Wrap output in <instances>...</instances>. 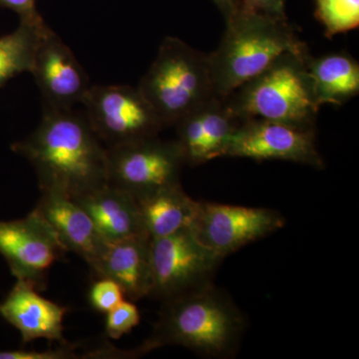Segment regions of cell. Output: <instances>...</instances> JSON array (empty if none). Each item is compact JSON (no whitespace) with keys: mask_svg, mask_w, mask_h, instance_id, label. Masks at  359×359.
<instances>
[{"mask_svg":"<svg viewBox=\"0 0 359 359\" xmlns=\"http://www.w3.org/2000/svg\"><path fill=\"white\" fill-rule=\"evenodd\" d=\"M306 67L313 96L318 106H340L359 93V65L349 54L309 55Z\"/></svg>","mask_w":359,"mask_h":359,"instance_id":"obj_18","label":"cell"},{"mask_svg":"<svg viewBox=\"0 0 359 359\" xmlns=\"http://www.w3.org/2000/svg\"><path fill=\"white\" fill-rule=\"evenodd\" d=\"M34 211L49 224L66 252L81 257L90 266L105 250V242L86 212L71 198L41 191Z\"/></svg>","mask_w":359,"mask_h":359,"instance_id":"obj_14","label":"cell"},{"mask_svg":"<svg viewBox=\"0 0 359 359\" xmlns=\"http://www.w3.org/2000/svg\"><path fill=\"white\" fill-rule=\"evenodd\" d=\"M245 327L244 314L211 283L163 302L152 334L141 346L147 353L178 346L205 358H229L237 353Z\"/></svg>","mask_w":359,"mask_h":359,"instance_id":"obj_2","label":"cell"},{"mask_svg":"<svg viewBox=\"0 0 359 359\" xmlns=\"http://www.w3.org/2000/svg\"><path fill=\"white\" fill-rule=\"evenodd\" d=\"M153 287L161 302L190 294L212 283L224 259L205 247L190 226L167 237L151 238Z\"/></svg>","mask_w":359,"mask_h":359,"instance_id":"obj_7","label":"cell"},{"mask_svg":"<svg viewBox=\"0 0 359 359\" xmlns=\"http://www.w3.org/2000/svg\"><path fill=\"white\" fill-rule=\"evenodd\" d=\"M285 224V217L275 210L198 201L190 228L205 247L224 259Z\"/></svg>","mask_w":359,"mask_h":359,"instance_id":"obj_9","label":"cell"},{"mask_svg":"<svg viewBox=\"0 0 359 359\" xmlns=\"http://www.w3.org/2000/svg\"><path fill=\"white\" fill-rule=\"evenodd\" d=\"M68 309L41 297L32 283L18 280L0 304V316L20 330L23 344L39 339L65 344L63 318Z\"/></svg>","mask_w":359,"mask_h":359,"instance_id":"obj_15","label":"cell"},{"mask_svg":"<svg viewBox=\"0 0 359 359\" xmlns=\"http://www.w3.org/2000/svg\"><path fill=\"white\" fill-rule=\"evenodd\" d=\"M124 297L121 287L108 278H98L89 292L92 308L105 313L124 301Z\"/></svg>","mask_w":359,"mask_h":359,"instance_id":"obj_23","label":"cell"},{"mask_svg":"<svg viewBox=\"0 0 359 359\" xmlns=\"http://www.w3.org/2000/svg\"><path fill=\"white\" fill-rule=\"evenodd\" d=\"M309 50L285 52L241 85L226 102L241 120L264 119L316 129L320 106L309 80Z\"/></svg>","mask_w":359,"mask_h":359,"instance_id":"obj_4","label":"cell"},{"mask_svg":"<svg viewBox=\"0 0 359 359\" xmlns=\"http://www.w3.org/2000/svg\"><path fill=\"white\" fill-rule=\"evenodd\" d=\"M30 74L39 87L44 107L73 109L82 103L91 84L67 44L50 27L40 40Z\"/></svg>","mask_w":359,"mask_h":359,"instance_id":"obj_12","label":"cell"},{"mask_svg":"<svg viewBox=\"0 0 359 359\" xmlns=\"http://www.w3.org/2000/svg\"><path fill=\"white\" fill-rule=\"evenodd\" d=\"M72 200L86 212L105 242L114 243L146 235L138 201L110 183L103 184Z\"/></svg>","mask_w":359,"mask_h":359,"instance_id":"obj_17","label":"cell"},{"mask_svg":"<svg viewBox=\"0 0 359 359\" xmlns=\"http://www.w3.org/2000/svg\"><path fill=\"white\" fill-rule=\"evenodd\" d=\"M78 347L74 344H60L56 349H49L45 351H0V359H76L82 358L77 353Z\"/></svg>","mask_w":359,"mask_h":359,"instance_id":"obj_24","label":"cell"},{"mask_svg":"<svg viewBox=\"0 0 359 359\" xmlns=\"http://www.w3.org/2000/svg\"><path fill=\"white\" fill-rule=\"evenodd\" d=\"M224 157L280 160L325 168L316 143V129L264 119L243 120L231 136Z\"/></svg>","mask_w":359,"mask_h":359,"instance_id":"obj_10","label":"cell"},{"mask_svg":"<svg viewBox=\"0 0 359 359\" xmlns=\"http://www.w3.org/2000/svg\"><path fill=\"white\" fill-rule=\"evenodd\" d=\"M48 28L44 20L20 21L14 32L0 37V87L14 77L30 73L40 40Z\"/></svg>","mask_w":359,"mask_h":359,"instance_id":"obj_20","label":"cell"},{"mask_svg":"<svg viewBox=\"0 0 359 359\" xmlns=\"http://www.w3.org/2000/svg\"><path fill=\"white\" fill-rule=\"evenodd\" d=\"M106 148L108 183L136 200L181 184L186 162L176 141L156 136Z\"/></svg>","mask_w":359,"mask_h":359,"instance_id":"obj_6","label":"cell"},{"mask_svg":"<svg viewBox=\"0 0 359 359\" xmlns=\"http://www.w3.org/2000/svg\"><path fill=\"white\" fill-rule=\"evenodd\" d=\"M138 201L144 231L150 238L167 237L192 224L198 201L181 184L161 189Z\"/></svg>","mask_w":359,"mask_h":359,"instance_id":"obj_19","label":"cell"},{"mask_svg":"<svg viewBox=\"0 0 359 359\" xmlns=\"http://www.w3.org/2000/svg\"><path fill=\"white\" fill-rule=\"evenodd\" d=\"M223 14L224 20L230 18L240 7L241 0H212Z\"/></svg>","mask_w":359,"mask_h":359,"instance_id":"obj_27","label":"cell"},{"mask_svg":"<svg viewBox=\"0 0 359 359\" xmlns=\"http://www.w3.org/2000/svg\"><path fill=\"white\" fill-rule=\"evenodd\" d=\"M11 148L34 168L41 191L72 199L108 183L107 148L73 109L43 106L36 129Z\"/></svg>","mask_w":359,"mask_h":359,"instance_id":"obj_1","label":"cell"},{"mask_svg":"<svg viewBox=\"0 0 359 359\" xmlns=\"http://www.w3.org/2000/svg\"><path fill=\"white\" fill-rule=\"evenodd\" d=\"M240 8L268 14L278 18H287L285 0H241Z\"/></svg>","mask_w":359,"mask_h":359,"instance_id":"obj_25","label":"cell"},{"mask_svg":"<svg viewBox=\"0 0 359 359\" xmlns=\"http://www.w3.org/2000/svg\"><path fill=\"white\" fill-rule=\"evenodd\" d=\"M138 88L165 127L216 95L208 54L173 36L163 40Z\"/></svg>","mask_w":359,"mask_h":359,"instance_id":"obj_5","label":"cell"},{"mask_svg":"<svg viewBox=\"0 0 359 359\" xmlns=\"http://www.w3.org/2000/svg\"><path fill=\"white\" fill-rule=\"evenodd\" d=\"M314 15L325 27V36L332 39L358 29L359 0H316Z\"/></svg>","mask_w":359,"mask_h":359,"instance_id":"obj_21","label":"cell"},{"mask_svg":"<svg viewBox=\"0 0 359 359\" xmlns=\"http://www.w3.org/2000/svg\"><path fill=\"white\" fill-rule=\"evenodd\" d=\"M0 7L11 9L20 16V21L37 22L43 20L36 8V0H0Z\"/></svg>","mask_w":359,"mask_h":359,"instance_id":"obj_26","label":"cell"},{"mask_svg":"<svg viewBox=\"0 0 359 359\" xmlns=\"http://www.w3.org/2000/svg\"><path fill=\"white\" fill-rule=\"evenodd\" d=\"M66 250L55 233L33 210L25 219L0 222V254L18 280L42 289L47 271Z\"/></svg>","mask_w":359,"mask_h":359,"instance_id":"obj_11","label":"cell"},{"mask_svg":"<svg viewBox=\"0 0 359 359\" xmlns=\"http://www.w3.org/2000/svg\"><path fill=\"white\" fill-rule=\"evenodd\" d=\"M308 49L287 18L238 7L226 20L219 46L208 54L215 94L226 98L285 52Z\"/></svg>","mask_w":359,"mask_h":359,"instance_id":"obj_3","label":"cell"},{"mask_svg":"<svg viewBox=\"0 0 359 359\" xmlns=\"http://www.w3.org/2000/svg\"><path fill=\"white\" fill-rule=\"evenodd\" d=\"M140 323V313L133 302L122 301L107 313L106 334L112 339H121Z\"/></svg>","mask_w":359,"mask_h":359,"instance_id":"obj_22","label":"cell"},{"mask_svg":"<svg viewBox=\"0 0 359 359\" xmlns=\"http://www.w3.org/2000/svg\"><path fill=\"white\" fill-rule=\"evenodd\" d=\"M81 104L106 147L156 137L166 128L138 87L91 85Z\"/></svg>","mask_w":359,"mask_h":359,"instance_id":"obj_8","label":"cell"},{"mask_svg":"<svg viewBox=\"0 0 359 359\" xmlns=\"http://www.w3.org/2000/svg\"><path fill=\"white\" fill-rule=\"evenodd\" d=\"M150 245L151 238L146 235L108 243L90 269L97 278L117 283L131 302L150 297L153 287Z\"/></svg>","mask_w":359,"mask_h":359,"instance_id":"obj_16","label":"cell"},{"mask_svg":"<svg viewBox=\"0 0 359 359\" xmlns=\"http://www.w3.org/2000/svg\"><path fill=\"white\" fill-rule=\"evenodd\" d=\"M241 120L226 98L215 95L189 113L176 125L177 139L186 165L198 166L224 157Z\"/></svg>","mask_w":359,"mask_h":359,"instance_id":"obj_13","label":"cell"}]
</instances>
